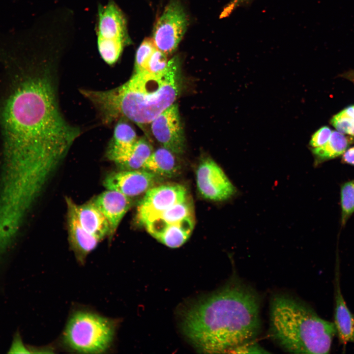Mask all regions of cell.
I'll list each match as a JSON object with an SVG mask.
<instances>
[{
    "label": "cell",
    "instance_id": "cell-6",
    "mask_svg": "<svg viewBox=\"0 0 354 354\" xmlns=\"http://www.w3.org/2000/svg\"><path fill=\"white\" fill-rule=\"evenodd\" d=\"M95 31L101 58L109 65H114L124 47L132 43L126 17L114 0H109L105 5L98 4Z\"/></svg>",
    "mask_w": 354,
    "mask_h": 354
},
{
    "label": "cell",
    "instance_id": "cell-21",
    "mask_svg": "<svg viewBox=\"0 0 354 354\" xmlns=\"http://www.w3.org/2000/svg\"><path fill=\"white\" fill-rule=\"evenodd\" d=\"M192 216H193L192 206L187 199L184 202L177 204L164 210L145 225L147 224L155 225L171 224L181 221Z\"/></svg>",
    "mask_w": 354,
    "mask_h": 354
},
{
    "label": "cell",
    "instance_id": "cell-19",
    "mask_svg": "<svg viewBox=\"0 0 354 354\" xmlns=\"http://www.w3.org/2000/svg\"><path fill=\"white\" fill-rule=\"evenodd\" d=\"M353 142L352 137H347L337 131H332L324 145L313 148L312 151L316 162L319 164L342 155Z\"/></svg>",
    "mask_w": 354,
    "mask_h": 354
},
{
    "label": "cell",
    "instance_id": "cell-31",
    "mask_svg": "<svg viewBox=\"0 0 354 354\" xmlns=\"http://www.w3.org/2000/svg\"><path fill=\"white\" fill-rule=\"evenodd\" d=\"M343 111L347 115L354 119V105L349 106Z\"/></svg>",
    "mask_w": 354,
    "mask_h": 354
},
{
    "label": "cell",
    "instance_id": "cell-7",
    "mask_svg": "<svg viewBox=\"0 0 354 354\" xmlns=\"http://www.w3.org/2000/svg\"><path fill=\"white\" fill-rule=\"evenodd\" d=\"M184 9L178 0H170L155 24L152 41L156 48L166 55L177 47L188 26Z\"/></svg>",
    "mask_w": 354,
    "mask_h": 354
},
{
    "label": "cell",
    "instance_id": "cell-17",
    "mask_svg": "<svg viewBox=\"0 0 354 354\" xmlns=\"http://www.w3.org/2000/svg\"><path fill=\"white\" fill-rule=\"evenodd\" d=\"M337 277L334 324L340 342L345 346L349 342L354 343V314L346 305L340 291L338 275Z\"/></svg>",
    "mask_w": 354,
    "mask_h": 354
},
{
    "label": "cell",
    "instance_id": "cell-10",
    "mask_svg": "<svg viewBox=\"0 0 354 354\" xmlns=\"http://www.w3.org/2000/svg\"><path fill=\"white\" fill-rule=\"evenodd\" d=\"M151 129L163 147L175 154L184 152L185 138L177 104H173L155 118L151 122Z\"/></svg>",
    "mask_w": 354,
    "mask_h": 354
},
{
    "label": "cell",
    "instance_id": "cell-29",
    "mask_svg": "<svg viewBox=\"0 0 354 354\" xmlns=\"http://www.w3.org/2000/svg\"><path fill=\"white\" fill-rule=\"evenodd\" d=\"M249 0H232L231 2L229 4L227 7L226 8V10L224 11V15L226 16L229 13L231 12L236 7L243 3Z\"/></svg>",
    "mask_w": 354,
    "mask_h": 354
},
{
    "label": "cell",
    "instance_id": "cell-18",
    "mask_svg": "<svg viewBox=\"0 0 354 354\" xmlns=\"http://www.w3.org/2000/svg\"><path fill=\"white\" fill-rule=\"evenodd\" d=\"M142 169L158 177L169 178L177 174L179 167L175 153L162 147L152 152Z\"/></svg>",
    "mask_w": 354,
    "mask_h": 354
},
{
    "label": "cell",
    "instance_id": "cell-12",
    "mask_svg": "<svg viewBox=\"0 0 354 354\" xmlns=\"http://www.w3.org/2000/svg\"><path fill=\"white\" fill-rule=\"evenodd\" d=\"M67 206V224L70 247L79 264H85L87 256L93 251L100 242L82 226L78 218L76 203L66 197Z\"/></svg>",
    "mask_w": 354,
    "mask_h": 354
},
{
    "label": "cell",
    "instance_id": "cell-25",
    "mask_svg": "<svg viewBox=\"0 0 354 354\" xmlns=\"http://www.w3.org/2000/svg\"><path fill=\"white\" fill-rule=\"evenodd\" d=\"M167 55L156 48L151 55L145 71L151 73H157L163 71L168 62Z\"/></svg>",
    "mask_w": 354,
    "mask_h": 354
},
{
    "label": "cell",
    "instance_id": "cell-14",
    "mask_svg": "<svg viewBox=\"0 0 354 354\" xmlns=\"http://www.w3.org/2000/svg\"><path fill=\"white\" fill-rule=\"evenodd\" d=\"M194 226V216L167 224L145 225L149 234L162 244L172 248L182 246L189 238Z\"/></svg>",
    "mask_w": 354,
    "mask_h": 354
},
{
    "label": "cell",
    "instance_id": "cell-20",
    "mask_svg": "<svg viewBox=\"0 0 354 354\" xmlns=\"http://www.w3.org/2000/svg\"><path fill=\"white\" fill-rule=\"evenodd\" d=\"M153 152L152 147L145 138L138 140L132 150L115 164L121 170L142 169Z\"/></svg>",
    "mask_w": 354,
    "mask_h": 354
},
{
    "label": "cell",
    "instance_id": "cell-1",
    "mask_svg": "<svg viewBox=\"0 0 354 354\" xmlns=\"http://www.w3.org/2000/svg\"><path fill=\"white\" fill-rule=\"evenodd\" d=\"M59 65L28 59L10 75L0 103L6 162L30 171L54 173L81 133L64 118L58 99Z\"/></svg>",
    "mask_w": 354,
    "mask_h": 354
},
{
    "label": "cell",
    "instance_id": "cell-23",
    "mask_svg": "<svg viewBox=\"0 0 354 354\" xmlns=\"http://www.w3.org/2000/svg\"><path fill=\"white\" fill-rule=\"evenodd\" d=\"M156 49L152 40L145 39L142 42L135 55L134 73L146 70L148 62Z\"/></svg>",
    "mask_w": 354,
    "mask_h": 354
},
{
    "label": "cell",
    "instance_id": "cell-16",
    "mask_svg": "<svg viewBox=\"0 0 354 354\" xmlns=\"http://www.w3.org/2000/svg\"><path fill=\"white\" fill-rule=\"evenodd\" d=\"M75 208L80 223L87 232L100 241L107 236L110 237L109 222L92 200L81 205L76 204Z\"/></svg>",
    "mask_w": 354,
    "mask_h": 354
},
{
    "label": "cell",
    "instance_id": "cell-4",
    "mask_svg": "<svg viewBox=\"0 0 354 354\" xmlns=\"http://www.w3.org/2000/svg\"><path fill=\"white\" fill-rule=\"evenodd\" d=\"M269 332L284 350L294 354H328L336 334L334 323L291 295L278 293L270 303Z\"/></svg>",
    "mask_w": 354,
    "mask_h": 354
},
{
    "label": "cell",
    "instance_id": "cell-28",
    "mask_svg": "<svg viewBox=\"0 0 354 354\" xmlns=\"http://www.w3.org/2000/svg\"><path fill=\"white\" fill-rule=\"evenodd\" d=\"M342 155L343 163L354 166V146L347 148Z\"/></svg>",
    "mask_w": 354,
    "mask_h": 354
},
{
    "label": "cell",
    "instance_id": "cell-26",
    "mask_svg": "<svg viewBox=\"0 0 354 354\" xmlns=\"http://www.w3.org/2000/svg\"><path fill=\"white\" fill-rule=\"evenodd\" d=\"M331 129L324 126L317 130L311 136L310 145L313 148L320 147L329 140L332 133Z\"/></svg>",
    "mask_w": 354,
    "mask_h": 354
},
{
    "label": "cell",
    "instance_id": "cell-22",
    "mask_svg": "<svg viewBox=\"0 0 354 354\" xmlns=\"http://www.w3.org/2000/svg\"><path fill=\"white\" fill-rule=\"evenodd\" d=\"M341 224L345 225L354 212V179L344 183L341 187Z\"/></svg>",
    "mask_w": 354,
    "mask_h": 354
},
{
    "label": "cell",
    "instance_id": "cell-30",
    "mask_svg": "<svg viewBox=\"0 0 354 354\" xmlns=\"http://www.w3.org/2000/svg\"><path fill=\"white\" fill-rule=\"evenodd\" d=\"M344 79L349 80L354 84V70H351L346 72L341 75Z\"/></svg>",
    "mask_w": 354,
    "mask_h": 354
},
{
    "label": "cell",
    "instance_id": "cell-2",
    "mask_svg": "<svg viewBox=\"0 0 354 354\" xmlns=\"http://www.w3.org/2000/svg\"><path fill=\"white\" fill-rule=\"evenodd\" d=\"M261 299L239 278H232L217 291L192 302L181 315V328L201 353H231L259 334Z\"/></svg>",
    "mask_w": 354,
    "mask_h": 354
},
{
    "label": "cell",
    "instance_id": "cell-5",
    "mask_svg": "<svg viewBox=\"0 0 354 354\" xmlns=\"http://www.w3.org/2000/svg\"><path fill=\"white\" fill-rule=\"evenodd\" d=\"M119 322L94 311H72L61 336L67 350L83 354H102L113 346Z\"/></svg>",
    "mask_w": 354,
    "mask_h": 354
},
{
    "label": "cell",
    "instance_id": "cell-3",
    "mask_svg": "<svg viewBox=\"0 0 354 354\" xmlns=\"http://www.w3.org/2000/svg\"><path fill=\"white\" fill-rule=\"evenodd\" d=\"M178 57L168 60L161 72L134 73L126 83L106 90L82 88L81 93L94 107L99 119L111 126L120 119L138 125L149 123L174 104L180 90Z\"/></svg>",
    "mask_w": 354,
    "mask_h": 354
},
{
    "label": "cell",
    "instance_id": "cell-27",
    "mask_svg": "<svg viewBox=\"0 0 354 354\" xmlns=\"http://www.w3.org/2000/svg\"><path fill=\"white\" fill-rule=\"evenodd\" d=\"M268 352L254 340L240 344L234 349L231 353L236 354H263Z\"/></svg>",
    "mask_w": 354,
    "mask_h": 354
},
{
    "label": "cell",
    "instance_id": "cell-11",
    "mask_svg": "<svg viewBox=\"0 0 354 354\" xmlns=\"http://www.w3.org/2000/svg\"><path fill=\"white\" fill-rule=\"evenodd\" d=\"M158 177L144 169L120 170L108 175L103 181L106 189L119 192L131 198L146 193L153 187Z\"/></svg>",
    "mask_w": 354,
    "mask_h": 354
},
{
    "label": "cell",
    "instance_id": "cell-8",
    "mask_svg": "<svg viewBox=\"0 0 354 354\" xmlns=\"http://www.w3.org/2000/svg\"><path fill=\"white\" fill-rule=\"evenodd\" d=\"M187 199L185 188L178 184L168 183L149 189L140 201L136 219L145 225L172 206Z\"/></svg>",
    "mask_w": 354,
    "mask_h": 354
},
{
    "label": "cell",
    "instance_id": "cell-24",
    "mask_svg": "<svg viewBox=\"0 0 354 354\" xmlns=\"http://www.w3.org/2000/svg\"><path fill=\"white\" fill-rule=\"evenodd\" d=\"M330 123L337 131L354 137V119L347 115L343 110L331 118Z\"/></svg>",
    "mask_w": 354,
    "mask_h": 354
},
{
    "label": "cell",
    "instance_id": "cell-13",
    "mask_svg": "<svg viewBox=\"0 0 354 354\" xmlns=\"http://www.w3.org/2000/svg\"><path fill=\"white\" fill-rule=\"evenodd\" d=\"M92 200L109 222L110 238L116 232L129 209L131 206V199L119 192L107 189Z\"/></svg>",
    "mask_w": 354,
    "mask_h": 354
},
{
    "label": "cell",
    "instance_id": "cell-15",
    "mask_svg": "<svg viewBox=\"0 0 354 354\" xmlns=\"http://www.w3.org/2000/svg\"><path fill=\"white\" fill-rule=\"evenodd\" d=\"M138 140L132 126L125 119H119L116 123L106 150L107 158L114 163L116 162L132 150Z\"/></svg>",
    "mask_w": 354,
    "mask_h": 354
},
{
    "label": "cell",
    "instance_id": "cell-9",
    "mask_svg": "<svg viewBox=\"0 0 354 354\" xmlns=\"http://www.w3.org/2000/svg\"><path fill=\"white\" fill-rule=\"evenodd\" d=\"M198 190L205 198L214 201H225L236 193V188L220 167L206 158L199 165L196 171Z\"/></svg>",
    "mask_w": 354,
    "mask_h": 354
}]
</instances>
